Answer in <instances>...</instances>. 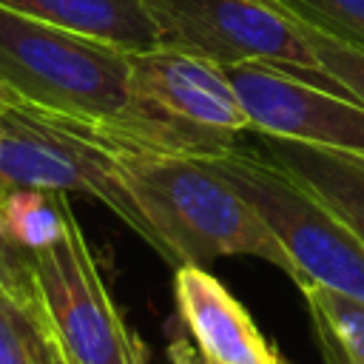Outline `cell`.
<instances>
[{
    "instance_id": "10",
    "label": "cell",
    "mask_w": 364,
    "mask_h": 364,
    "mask_svg": "<svg viewBox=\"0 0 364 364\" xmlns=\"http://www.w3.org/2000/svg\"><path fill=\"white\" fill-rule=\"evenodd\" d=\"M259 154L327 205L364 245V156L259 134Z\"/></svg>"
},
{
    "instance_id": "12",
    "label": "cell",
    "mask_w": 364,
    "mask_h": 364,
    "mask_svg": "<svg viewBox=\"0 0 364 364\" xmlns=\"http://www.w3.org/2000/svg\"><path fill=\"white\" fill-rule=\"evenodd\" d=\"M68 193L46 188H9L0 193V242L20 253H37L65 233Z\"/></svg>"
},
{
    "instance_id": "1",
    "label": "cell",
    "mask_w": 364,
    "mask_h": 364,
    "mask_svg": "<svg viewBox=\"0 0 364 364\" xmlns=\"http://www.w3.org/2000/svg\"><path fill=\"white\" fill-rule=\"evenodd\" d=\"M111 154L125 191L156 233L168 264L205 267L219 256H256L296 284L301 282L267 222L210 159L117 148Z\"/></svg>"
},
{
    "instance_id": "16",
    "label": "cell",
    "mask_w": 364,
    "mask_h": 364,
    "mask_svg": "<svg viewBox=\"0 0 364 364\" xmlns=\"http://www.w3.org/2000/svg\"><path fill=\"white\" fill-rule=\"evenodd\" d=\"M273 3L364 48V0H273Z\"/></svg>"
},
{
    "instance_id": "21",
    "label": "cell",
    "mask_w": 364,
    "mask_h": 364,
    "mask_svg": "<svg viewBox=\"0 0 364 364\" xmlns=\"http://www.w3.org/2000/svg\"><path fill=\"white\" fill-rule=\"evenodd\" d=\"M208 364H213V361H208Z\"/></svg>"
},
{
    "instance_id": "17",
    "label": "cell",
    "mask_w": 364,
    "mask_h": 364,
    "mask_svg": "<svg viewBox=\"0 0 364 364\" xmlns=\"http://www.w3.org/2000/svg\"><path fill=\"white\" fill-rule=\"evenodd\" d=\"M0 293L11 296H34L31 282V253L11 250L0 242Z\"/></svg>"
},
{
    "instance_id": "7",
    "label": "cell",
    "mask_w": 364,
    "mask_h": 364,
    "mask_svg": "<svg viewBox=\"0 0 364 364\" xmlns=\"http://www.w3.org/2000/svg\"><path fill=\"white\" fill-rule=\"evenodd\" d=\"M31 282L68 364H145L74 213L57 242L31 253Z\"/></svg>"
},
{
    "instance_id": "9",
    "label": "cell",
    "mask_w": 364,
    "mask_h": 364,
    "mask_svg": "<svg viewBox=\"0 0 364 364\" xmlns=\"http://www.w3.org/2000/svg\"><path fill=\"white\" fill-rule=\"evenodd\" d=\"M173 299L182 324L199 353L213 364H276L279 353L264 341L239 299L202 264H179Z\"/></svg>"
},
{
    "instance_id": "14",
    "label": "cell",
    "mask_w": 364,
    "mask_h": 364,
    "mask_svg": "<svg viewBox=\"0 0 364 364\" xmlns=\"http://www.w3.org/2000/svg\"><path fill=\"white\" fill-rule=\"evenodd\" d=\"M51 344V327L34 296L0 293V364H40Z\"/></svg>"
},
{
    "instance_id": "8",
    "label": "cell",
    "mask_w": 364,
    "mask_h": 364,
    "mask_svg": "<svg viewBox=\"0 0 364 364\" xmlns=\"http://www.w3.org/2000/svg\"><path fill=\"white\" fill-rule=\"evenodd\" d=\"M250 131L304 145L364 156V105L270 63H236L225 68Z\"/></svg>"
},
{
    "instance_id": "19",
    "label": "cell",
    "mask_w": 364,
    "mask_h": 364,
    "mask_svg": "<svg viewBox=\"0 0 364 364\" xmlns=\"http://www.w3.org/2000/svg\"><path fill=\"white\" fill-rule=\"evenodd\" d=\"M11 102H14V97H11V91H9L6 85H0V114H3V111H6V108H9Z\"/></svg>"
},
{
    "instance_id": "15",
    "label": "cell",
    "mask_w": 364,
    "mask_h": 364,
    "mask_svg": "<svg viewBox=\"0 0 364 364\" xmlns=\"http://www.w3.org/2000/svg\"><path fill=\"white\" fill-rule=\"evenodd\" d=\"M282 11H287V9H282ZM287 14L293 17L299 31L304 34L316 63L333 80V85L364 105V48L327 31V28H321V26H316V23H310V20H304V17H299V14H293V11H287Z\"/></svg>"
},
{
    "instance_id": "20",
    "label": "cell",
    "mask_w": 364,
    "mask_h": 364,
    "mask_svg": "<svg viewBox=\"0 0 364 364\" xmlns=\"http://www.w3.org/2000/svg\"><path fill=\"white\" fill-rule=\"evenodd\" d=\"M276 364H296V361H287V358H282V355H279V361H276Z\"/></svg>"
},
{
    "instance_id": "6",
    "label": "cell",
    "mask_w": 364,
    "mask_h": 364,
    "mask_svg": "<svg viewBox=\"0 0 364 364\" xmlns=\"http://www.w3.org/2000/svg\"><path fill=\"white\" fill-rule=\"evenodd\" d=\"M142 6L165 46L185 48L222 68L270 63L338 91L316 63L293 17L273 0H142Z\"/></svg>"
},
{
    "instance_id": "13",
    "label": "cell",
    "mask_w": 364,
    "mask_h": 364,
    "mask_svg": "<svg viewBox=\"0 0 364 364\" xmlns=\"http://www.w3.org/2000/svg\"><path fill=\"white\" fill-rule=\"evenodd\" d=\"M327 364H364V301L324 284L301 287Z\"/></svg>"
},
{
    "instance_id": "4",
    "label": "cell",
    "mask_w": 364,
    "mask_h": 364,
    "mask_svg": "<svg viewBox=\"0 0 364 364\" xmlns=\"http://www.w3.org/2000/svg\"><path fill=\"white\" fill-rule=\"evenodd\" d=\"M9 188H46L82 193L111 208L159 256V239L125 191L111 148L88 122L57 117L26 102L0 114V193Z\"/></svg>"
},
{
    "instance_id": "11",
    "label": "cell",
    "mask_w": 364,
    "mask_h": 364,
    "mask_svg": "<svg viewBox=\"0 0 364 364\" xmlns=\"http://www.w3.org/2000/svg\"><path fill=\"white\" fill-rule=\"evenodd\" d=\"M0 6L125 51H142L159 43L142 0H0Z\"/></svg>"
},
{
    "instance_id": "18",
    "label": "cell",
    "mask_w": 364,
    "mask_h": 364,
    "mask_svg": "<svg viewBox=\"0 0 364 364\" xmlns=\"http://www.w3.org/2000/svg\"><path fill=\"white\" fill-rule=\"evenodd\" d=\"M165 364H208V358L199 353V347H191L185 338H176L168 347V361Z\"/></svg>"
},
{
    "instance_id": "3",
    "label": "cell",
    "mask_w": 364,
    "mask_h": 364,
    "mask_svg": "<svg viewBox=\"0 0 364 364\" xmlns=\"http://www.w3.org/2000/svg\"><path fill=\"white\" fill-rule=\"evenodd\" d=\"M131 54L0 6V85L40 111L80 122H117L128 108Z\"/></svg>"
},
{
    "instance_id": "5",
    "label": "cell",
    "mask_w": 364,
    "mask_h": 364,
    "mask_svg": "<svg viewBox=\"0 0 364 364\" xmlns=\"http://www.w3.org/2000/svg\"><path fill=\"white\" fill-rule=\"evenodd\" d=\"M210 162L267 222L301 276L299 287L324 284L364 301V245L327 205L259 151L233 148Z\"/></svg>"
},
{
    "instance_id": "2",
    "label": "cell",
    "mask_w": 364,
    "mask_h": 364,
    "mask_svg": "<svg viewBox=\"0 0 364 364\" xmlns=\"http://www.w3.org/2000/svg\"><path fill=\"white\" fill-rule=\"evenodd\" d=\"M117 151L210 159L236 148L250 131L225 68L176 46L156 43L131 54L128 108L111 122H88Z\"/></svg>"
}]
</instances>
